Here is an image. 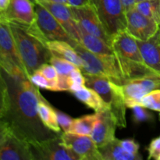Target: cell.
Segmentation results:
<instances>
[{
  "label": "cell",
  "instance_id": "cell-1",
  "mask_svg": "<svg viewBox=\"0 0 160 160\" xmlns=\"http://www.w3.org/2000/svg\"><path fill=\"white\" fill-rule=\"evenodd\" d=\"M0 69L9 92V106L1 124L30 145L56 137L39 117L38 104L44 97L38 87L25 75H12Z\"/></svg>",
  "mask_w": 160,
  "mask_h": 160
},
{
  "label": "cell",
  "instance_id": "cell-22",
  "mask_svg": "<svg viewBox=\"0 0 160 160\" xmlns=\"http://www.w3.org/2000/svg\"><path fill=\"white\" fill-rule=\"evenodd\" d=\"M38 112L46 128L55 133H60L61 129L58 123L56 109L50 106L45 98H42L38 104Z\"/></svg>",
  "mask_w": 160,
  "mask_h": 160
},
{
  "label": "cell",
  "instance_id": "cell-35",
  "mask_svg": "<svg viewBox=\"0 0 160 160\" xmlns=\"http://www.w3.org/2000/svg\"><path fill=\"white\" fill-rule=\"evenodd\" d=\"M120 143L122 148L131 154H138L139 153V144L136 142L134 139L128 138L120 140Z\"/></svg>",
  "mask_w": 160,
  "mask_h": 160
},
{
  "label": "cell",
  "instance_id": "cell-45",
  "mask_svg": "<svg viewBox=\"0 0 160 160\" xmlns=\"http://www.w3.org/2000/svg\"><path fill=\"white\" fill-rule=\"evenodd\" d=\"M159 160H160V157H159Z\"/></svg>",
  "mask_w": 160,
  "mask_h": 160
},
{
  "label": "cell",
  "instance_id": "cell-28",
  "mask_svg": "<svg viewBox=\"0 0 160 160\" xmlns=\"http://www.w3.org/2000/svg\"><path fill=\"white\" fill-rule=\"evenodd\" d=\"M141 105L151 110L160 112V88L155 89L144 95Z\"/></svg>",
  "mask_w": 160,
  "mask_h": 160
},
{
  "label": "cell",
  "instance_id": "cell-39",
  "mask_svg": "<svg viewBox=\"0 0 160 160\" xmlns=\"http://www.w3.org/2000/svg\"><path fill=\"white\" fill-rule=\"evenodd\" d=\"M11 0H0V12H3L9 7Z\"/></svg>",
  "mask_w": 160,
  "mask_h": 160
},
{
  "label": "cell",
  "instance_id": "cell-6",
  "mask_svg": "<svg viewBox=\"0 0 160 160\" xmlns=\"http://www.w3.org/2000/svg\"><path fill=\"white\" fill-rule=\"evenodd\" d=\"M0 67L9 74L28 77L17 52L9 23L2 17H0Z\"/></svg>",
  "mask_w": 160,
  "mask_h": 160
},
{
  "label": "cell",
  "instance_id": "cell-44",
  "mask_svg": "<svg viewBox=\"0 0 160 160\" xmlns=\"http://www.w3.org/2000/svg\"><path fill=\"white\" fill-rule=\"evenodd\" d=\"M159 120H160V114H159Z\"/></svg>",
  "mask_w": 160,
  "mask_h": 160
},
{
  "label": "cell",
  "instance_id": "cell-11",
  "mask_svg": "<svg viewBox=\"0 0 160 160\" xmlns=\"http://www.w3.org/2000/svg\"><path fill=\"white\" fill-rule=\"evenodd\" d=\"M62 142L81 160H102L101 153L91 136L73 133L60 134Z\"/></svg>",
  "mask_w": 160,
  "mask_h": 160
},
{
  "label": "cell",
  "instance_id": "cell-46",
  "mask_svg": "<svg viewBox=\"0 0 160 160\" xmlns=\"http://www.w3.org/2000/svg\"><path fill=\"white\" fill-rule=\"evenodd\" d=\"M0 125H1V124H0Z\"/></svg>",
  "mask_w": 160,
  "mask_h": 160
},
{
  "label": "cell",
  "instance_id": "cell-21",
  "mask_svg": "<svg viewBox=\"0 0 160 160\" xmlns=\"http://www.w3.org/2000/svg\"><path fill=\"white\" fill-rule=\"evenodd\" d=\"M102 160H141L140 153L131 154L122 148L120 140L115 138L104 146L98 148Z\"/></svg>",
  "mask_w": 160,
  "mask_h": 160
},
{
  "label": "cell",
  "instance_id": "cell-34",
  "mask_svg": "<svg viewBox=\"0 0 160 160\" xmlns=\"http://www.w3.org/2000/svg\"><path fill=\"white\" fill-rule=\"evenodd\" d=\"M148 159L159 160L160 157V136L152 139L148 147Z\"/></svg>",
  "mask_w": 160,
  "mask_h": 160
},
{
  "label": "cell",
  "instance_id": "cell-7",
  "mask_svg": "<svg viewBox=\"0 0 160 160\" xmlns=\"http://www.w3.org/2000/svg\"><path fill=\"white\" fill-rule=\"evenodd\" d=\"M105 29L111 38L126 31V12L121 0H92Z\"/></svg>",
  "mask_w": 160,
  "mask_h": 160
},
{
  "label": "cell",
  "instance_id": "cell-17",
  "mask_svg": "<svg viewBox=\"0 0 160 160\" xmlns=\"http://www.w3.org/2000/svg\"><path fill=\"white\" fill-rule=\"evenodd\" d=\"M117 89L122 95L127 108H132L135 106H142L141 100L144 95L148 93L149 90L139 81L134 79L127 81L123 84H117Z\"/></svg>",
  "mask_w": 160,
  "mask_h": 160
},
{
  "label": "cell",
  "instance_id": "cell-10",
  "mask_svg": "<svg viewBox=\"0 0 160 160\" xmlns=\"http://www.w3.org/2000/svg\"><path fill=\"white\" fill-rule=\"evenodd\" d=\"M34 10L36 23L47 40L63 41L70 45L76 41L69 35L60 23L44 6L39 3H35Z\"/></svg>",
  "mask_w": 160,
  "mask_h": 160
},
{
  "label": "cell",
  "instance_id": "cell-18",
  "mask_svg": "<svg viewBox=\"0 0 160 160\" xmlns=\"http://www.w3.org/2000/svg\"><path fill=\"white\" fill-rule=\"evenodd\" d=\"M137 42L145 64L160 77V41L152 37L148 41Z\"/></svg>",
  "mask_w": 160,
  "mask_h": 160
},
{
  "label": "cell",
  "instance_id": "cell-31",
  "mask_svg": "<svg viewBox=\"0 0 160 160\" xmlns=\"http://www.w3.org/2000/svg\"><path fill=\"white\" fill-rule=\"evenodd\" d=\"M133 111V120L136 124L149 121L153 118V115L147 110V108L142 106H135L131 108Z\"/></svg>",
  "mask_w": 160,
  "mask_h": 160
},
{
  "label": "cell",
  "instance_id": "cell-37",
  "mask_svg": "<svg viewBox=\"0 0 160 160\" xmlns=\"http://www.w3.org/2000/svg\"><path fill=\"white\" fill-rule=\"evenodd\" d=\"M69 6H81L84 5L93 3L92 0H67Z\"/></svg>",
  "mask_w": 160,
  "mask_h": 160
},
{
  "label": "cell",
  "instance_id": "cell-24",
  "mask_svg": "<svg viewBox=\"0 0 160 160\" xmlns=\"http://www.w3.org/2000/svg\"><path fill=\"white\" fill-rule=\"evenodd\" d=\"M73 94L79 101L85 104L88 107L94 109L95 112H99L102 109L107 108L99 95L89 88L84 87L77 92H73Z\"/></svg>",
  "mask_w": 160,
  "mask_h": 160
},
{
  "label": "cell",
  "instance_id": "cell-9",
  "mask_svg": "<svg viewBox=\"0 0 160 160\" xmlns=\"http://www.w3.org/2000/svg\"><path fill=\"white\" fill-rule=\"evenodd\" d=\"M30 145L34 160H79L71 150L63 145L60 134Z\"/></svg>",
  "mask_w": 160,
  "mask_h": 160
},
{
  "label": "cell",
  "instance_id": "cell-25",
  "mask_svg": "<svg viewBox=\"0 0 160 160\" xmlns=\"http://www.w3.org/2000/svg\"><path fill=\"white\" fill-rule=\"evenodd\" d=\"M134 9L160 24L159 0H143L136 2Z\"/></svg>",
  "mask_w": 160,
  "mask_h": 160
},
{
  "label": "cell",
  "instance_id": "cell-20",
  "mask_svg": "<svg viewBox=\"0 0 160 160\" xmlns=\"http://www.w3.org/2000/svg\"><path fill=\"white\" fill-rule=\"evenodd\" d=\"M78 42L81 43L86 49L98 55H114L112 46L106 43L100 38L86 32L79 24Z\"/></svg>",
  "mask_w": 160,
  "mask_h": 160
},
{
  "label": "cell",
  "instance_id": "cell-5",
  "mask_svg": "<svg viewBox=\"0 0 160 160\" xmlns=\"http://www.w3.org/2000/svg\"><path fill=\"white\" fill-rule=\"evenodd\" d=\"M83 73V72H82ZM85 85L99 95L106 107L111 111L119 128H126V105L117 89V84L107 78L83 73Z\"/></svg>",
  "mask_w": 160,
  "mask_h": 160
},
{
  "label": "cell",
  "instance_id": "cell-30",
  "mask_svg": "<svg viewBox=\"0 0 160 160\" xmlns=\"http://www.w3.org/2000/svg\"><path fill=\"white\" fill-rule=\"evenodd\" d=\"M70 92H74L85 87V78L80 68L77 67L68 75Z\"/></svg>",
  "mask_w": 160,
  "mask_h": 160
},
{
  "label": "cell",
  "instance_id": "cell-36",
  "mask_svg": "<svg viewBox=\"0 0 160 160\" xmlns=\"http://www.w3.org/2000/svg\"><path fill=\"white\" fill-rule=\"evenodd\" d=\"M9 134H10V131L8 130V128L3 124L0 125V147L7 139Z\"/></svg>",
  "mask_w": 160,
  "mask_h": 160
},
{
  "label": "cell",
  "instance_id": "cell-8",
  "mask_svg": "<svg viewBox=\"0 0 160 160\" xmlns=\"http://www.w3.org/2000/svg\"><path fill=\"white\" fill-rule=\"evenodd\" d=\"M70 9L73 18L84 31L100 38L110 46L112 45V38L105 29L94 3L81 6H70Z\"/></svg>",
  "mask_w": 160,
  "mask_h": 160
},
{
  "label": "cell",
  "instance_id": "cell-41",
  "mask_svg": "<svg viewBox=\"0 0 160 160\" xmlns=\"http://www.w3.org/2000/svg\"><path fill=\"white\" fill-rule=\"evenodd\" d=\"M141 1H143V0H136V2H141Z\"/></svg>",
  "mask_w": 160,
  "mask_h": 160
},
{
  "label": "cell",
  "instance_id": "cell-14",
  "mask_svg": "<svg viewBox=\"0 0 160 160\" xmlns=\"http://www.w3.org/2000/svg\"><path fill=\"white\" fill-rule=\"evenodd\" d=\"M96 112H98V121L90 136L98 148H100L116 138V129L118 126L115 117L108 108Z\"/></svg>",
  "mask_w": 160,
  "mask_h": 160
},
{
  "label": "cell",
  "instance_id": "cell-19",
  "mask_svg": "<svg viewBox=\"0 0 160 160\" xmlns=\"http://www.w3.org/2000/svg\"><path fill=\"white\" fill-rule=\"evenodd\" d=\"M45 45L52 55L62 58L82 69L83 62L78 52L70 43L63 41H48Z\"/></svg>",
  "mask_w": 160,
  "mask_h": 160
},
{
  "label": "cell",
  "instance_id": "cell-29",
  "mask_svg": "<svg viewBox=\"0 0 160 160\" xmlns=\"http://www.w3.org/2000/svg\"><path fill=\"white\" fill-rule=\"evenodd\" d=\"M9 106V92L7 84L0 69V124Z\"/></svg>",
  "mask_w": 160,
  "mask_h": 160
},
{
  "label": "cell",
  "instance_id": "cell-33",
  "mask_svg": "<svg viewBox=\"0 0 160 160\" xmlns=\"http://www.w3.org/2000/svg\"><path fill=\"white\" fill-rule=\"evenodd\" d=\"M56 111V115H57V120L59 123V127L62 131L65 133H67L70 131V127H71L72 122H73V119H72L67 114L64 113V112H61L59 110Z\"/></svg>",
  "mask_w": 160,
  "mask_h": 160
},
{
  "label": "cell",
  "instance_id": "cell-26",
  "mask_svg": "<svg viewBox=\"0 0 160 160\" xmlns=\"http://www.w3.org/2000/svg\"><path fill=\"white\" fill-rule=\"evenodd\" d=\"M29 79L37 87L42 88L46 89V90L52 91V92H59V88H58V81H48L38 70H37L34 73H32L29 77Z\"/></svg>",
  "mask_w": 160,
  "mask_h": 160
},
{
  "label": "cell",
  "instance_id": "cell-2",
  "mask_svg": "<svg viewBox=\"0 0 160 160\" xmlns=\"http://www.w3.org/2000/svg\"><path fill=\"white\" fill-rule=\"evenodd\" d=\"M111 46L125 82L148 75H156L145 64L137 39L127 31L116 34L112 39Z\"/></svg>",
  "mask_w": 160,
  "mask_h": 160
},
{
  "label": "cell",
  "instance_id": "cell-12",
  "mask_svg": "<svg viewBox=\"0 0 160 160\" xmlns=\"http://www.w3.org/2000/svg\"><path fill=\"white\" fill-rule=\"evenodd\" d=\"M126 20V31L137 40H149L156 34L159 28L156 20L145 17L134 8L127 11Z\"/></svg>",
  "mask_w": 160,
  "mask_h": 160
},
{
  "label": "cell",
  "instance_id": "cell-42",
  "mask_svg": "<svg viewBox=\"0 0 160 160\" xmlns=\"http://www.w3.org/2000/svg\"><path fill=\"white\" fill-rule=\"evenodd\" d=\"M159 14H160V0H159Z\"/></svg>",
  "mask_w": 160,
  "mask_h": 160
},
{
  "label": "cell",
  "instance_id": "cell-40",
  "mask_svg": "<svg viewBox=\"0 0 160 160\" xmlns=\"http://www.w3.org/2000/svg\"><path fill=\"white\" fill-rule=\"evenodd\" d=\"M50 1L55 2H59V3H62V4L69 5V4H68V1H67V0H50Z\"/></svg>",
  "mask_w": 160,
  "mask_h": 160
},
{
  "label": "cell",
  "instance_id": "cell-3",
  "mask_svg": "<svg viewBox=\"0 0 160 160\" xmlns=\"http://www.w3.org/2000/svg\"><path fill=\"white\" fill-rule=\"evenodd\" d=\"M16 47L28 78L44 63H49L52 53L45 44L30 34L23 25L9 22Z\"/></svg>",
  "mask_w": 160,
  "mask_h": 160
},
{
  "label": "cell",
  "instance_id": "cell-15",
  "mask_svg": "<svg viewBox=\"0 0 160 160\" xmlns=\"http://www.w3.org/2000/svg\"><path fill=\"white\" fill-rule=\"evenodd\" d=\"M35 3L31 0H11L5 12H0V17L8 22L23 25H31L35 22Z\"/></svg>",
  "mask_w": 160,
  "mask_h": 160
},
{
  "label": "cell",
  "instance_id": "cell-32",
  "mask_svg": "<svg viewBox=\"0 0 160 160\" xmlns=\"http://www.w3.org/2000/svg\"><path fill=\"white\" fill-rule=\"evenodd\" d=\"M39 71L50 81H57L59 74L57 73V70H56L52 64L47 63L42 64L38 69Z\"/></svg>",
  "mask_w": 160,
  "mask_h": 160
},
{
  "label": "cell",
  "instance_id": "cell-38",
  "mask_svg": "<svg viewBox=\"0 0 160 160\" xmlns=\"http://www.w3.org/2000/svg\"><path fill=\"white\" fill-rule=\"evenodd\" d=\"M125 12L134 9L136 4V0H121Z\"/></svg>",
  "mask_w": 160,
  "mask_h": 160
},
{
  "label": "cell",
  "instance_id": "cell-27",
  "mask_svg": "<svg viewBox=\"0 0 160 160\" xmlns=\"http://www.w3.org/2000/svg\"><path fill=\"white\" fill-rule=\"evenodd\" d=\"M49 63L52 64L56 68L58 74L64 75V76L69 75L73 70H75L78 67L72 62L62 59V58L53 56V55H52L51 58H50Z\"/></svg>",
  "mask_w": 160,
  "mask_h": 160
},
{
  "label": "cell",
  "instance_id": "cell-16",
  "mask_svg": "<svg viewBox=\"0 0 160 160\" xmlns=\"http://www.w3.org/2000/svg\"><path fill=\"white\" fill-rule=\"evenodd\" d=\"M0 160H34L31 145L10 134L0 147Z\"/></svg>",
  "mask_w": 160,
  "mask_h": 160
},
{
  "label": "cell",
  "instance_id": "cell-43",
  "mask_svg": "<svg viewBox=\"0 0 160 160\" xmlns=\"http://www.w3.org/2000/svg\"><path fill=\"white\" fill-rule=\"evenodd\" d=\"M31 1H32L33 2H34V3H35V2H34V0H31Z\"/></svg>",
  "mask_w": 160,
  "mask_h": 160
},
{
  "label": "cell",
  "instance_id": "cell-4",
  "mask_svg": "<svg viewBox=\"0 0 160 160\" xmlns=\"http://www.w3.org/2000/svg\"><path fill=\"white\" fill-rule=\"evenodd\" d=\"M83 62V73L105 77L112 82L121 85L125 83L119 68L115 54L98 55L86 49L78 41L72 44Z\"/></svg>",
  "mask_w": 160,
  "mask_h": 160
},
{
  "label": "cell",
  "instance_id": "cell-23",
  "mask_svg": "<svg viewBox=\"0 0 160 160\" xmlns=\"http://www.w3.org/2000/svg\"><path fill=\"white\" fill-rule=\"evenodd\" d=\"M98 121V112L73 119L69 132L79 135L90 136Z\"/></svg>",
  "mask_w": 160,
  "mask_h": 160
},
{
  "label": "cell",
  "instance_id": "cell-13",
  "mask_svg": "<svg viewBox=\"0 0 160 160\" xmlns=\"http://www.w3.org/2000/svg\"><path fill=\"white\" fill-rule=\"evenodd\" d=\"M34 2L48 9V12L63 27L69 35L73 39L78 41L79 26L78 22L73 18L69 5L55 2L50 0H34Z\"/></svg>",
  "mask_w": 160,
  "mask_h": 160
}]
</instances>
